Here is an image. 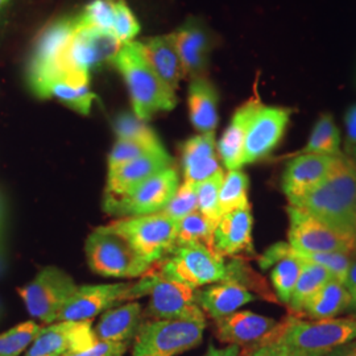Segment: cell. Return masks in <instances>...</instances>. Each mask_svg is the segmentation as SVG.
Instances as JSON below:
<instances>
[{
  "label": "cell",
  "instance_id": "6da1fadb",
  "mask_svg": "<svg viewBox=\"0 0 356 356\" xmlns=\"http://www.w3.org/2000/svg\"><path fill=\"white\" fill-rule=\"evenodd\" d=\"M322 223L356 236V161L342 153L314 191L289 204Z\"/></svg>",
  "mask_w": 356,
  "mask_h": 356
},
{
  "label": "cell",
  "instance_id": "7a4b0ae2",
  "mask_svg": "<svg viewBox=\"0 0 356 356\" xmlns=\"http://www.w3.org/2000/svg\"><path fill=\"white\" fill-rule=\"evenodd\" d=\"M76 26V16L61 17L38 35L26 66L28 86L38 98L45 99L48 89L57 79H90V74L72 72L67 67L66 54Z\"/></svg>",
  "mask_w": 356,
  "mask_h": 356
},
{
  "label": "cell",
  "instance_id": "3957f363",
  "mask_svg": "<svg viewBox=\"0 0 356 356\" xmlns=\"http://www.w3.org/2000/svg\"><path fill=\"white\" fill-rule=\"evenodd\" d=\"M113 64L127 85L134 113L140 120L145 122L157 113L170 111L176 107V91L168 88L153 72L139 41L123 44Z\"/></svg>",
  "mask_w": 356,
  "mask_h": 356
},
{
  "label": "cell",
  "instance_id": "277c9868",
  "mask_svg": "<svg viewBox=\"0 0 356 356\" xmlns=\"http://www.w3.org/2000/svg\"><path fill=\"white\" fill-rule=\"evenodd\" d=\"M354 339L356 318L304 321L292 316L279 322L277 329L261 344H284L297 356H326Z\"/></svg>",
  "mask_w": 356,
  "mask_h": 356
},
{
  "label": "cell",
  "instance_id": "5b68a950",
  "mask_svg": "<svg viewBox=\"0 0 356 356\" xmlns=\"http://www.w3.org/2000/svg\"><path fill=\"white\" fill-rule=\"evenodd\" d=\"M104 227L123 238L149 267L164 261L176 248L178 223L163 211L120 218Z\"/></svg>",
  "mask_w": 356,
  "mask_h": 356
},
{
  "label": "cell",
  "instance_id": "8992f818",
  "mask_svg": "<svg viewBox=\"0 0 356 356\" xmlns=\"http://www.w3.org/2000/svg\"><path fill=\"white\" fill-rule=\"evenodd\" d=\"M206 321L153 319L135 337L132 356H177L200 346Z\"/></svg>",
  "mask_w": 356,
  "mask_h": 356
},
{
  "label": "cell",
  "instance_id": "52a82bcc",
  "mask_svg": "<svg viewBox=\"0 0 356 356\" xmlns=\"http://www.w3.org/2000/svg\"><path fill=\"white\" fill-rule=\"evenodd\" d=\"M85 248L91 270L104 277L135 279L152 269L123 238L104 226L90 234Z\"/></svg>",
  "mask_w": 356,
  "mask_h": 356
},
{
  "label": "cell",
  "instance_id": "ba28073f",
  "mask_svg": "<svg viewBox=\"0 0 356 356\" xmlns=\"http://www.w3.org/2000/svg\"><path fill=\"white\" fill-rule=\"evenodd\" d=\"M160 266L159 273L164 279L177 281L193 289L227 279L225 257L200 244L178 245Z\"/></svg>",
  "mask_w": 356,
  "mask_h": 356
},
{
  "label": "cell",
  "instance_id": "9c48e42d",
  "mask_svg": "<svg viewBox=\"0 0 356 356\" xmlns=\"http://www.w3.org/2000/svg\"><path fill=\"white\" fill-rule=\"evenodd\" d=\"M76 282L70 275L57 267L41 269L38 276L19 288L28 313L42 323H54L65 304L76 291Z\"/></svg>",
  "mask_w": 356,
  "mask_h": 356
},
{
  "label": "cell",
  "instance_id": "30bf717a",
  "mask_svg": "<svg viewBox=\"0 0 356 356\" xmlns=\"http://www.w3.org/2000/svg\"><path fill=\"white\" fill-rule=\"evenodd\" d=\"M288 239L300 252L356 254V236L331 229L304 210L288 204Z\"/></svg>",
  "mask_w": 356,
  "mask_h": 356
},
{
  "label": "cell",
  "instance_id": "8fae6325",
  "mask_svg": "<svg viewBox=\"0 0 356 356\" xmlns=\"http://www.w3.org/2000/svg\"><path fill=\"white\" fill-rule=\"evenodd\" d=\"M149 304L147 316L154 319L206 321V314L197 302V289L177 281L164 279L159 270H151Z\"/></svg>",
  "mask_w": 356,
  "mask_h": 356
},
{
  "label": "cell",
  "instance_id": "7c38bea8",
  "mask_svg": "<svg viewBox=\"0 0 356 356\" xmlns=\"http://www.w3.org/2000/svg\"><path fill=\"white\" fill-rule=\"evenodd\" d=\"M122 47L123 44L113 32L78 26L66 54L67 67L72 72L90 74L92 70L114 63Z\"/></svg>",
  "mask_w": 356,
  "mask_h": 356
},
{
  "label": "cell",
  "instance_id": "4fadbf2b",
  "mask_svg": "<svg viewBox=\"0 0 356 356\" xmlns=\"http://www.w3.org/2000/svg\"><path fill=\"white\" fill-rule=\"evenodd\" d=\"M178 173L176 168L170 166L165 170L147 179L135 191L116 204L103 207L110 216H149L160 213L177 191Z\"/></svg>",
  "mask_w": 356,
  "mask_h": 356
},
{
  "label": "cell",
  "instance_id": "5bb4252c",
  "mask_svg": "<svg viewBox=\"0 0 356 356\" xmlns=\"http://www.w3.org/2000/svg\"><path fill=\"white\" fill-rule=\"evenodd\" d=\"M292 113L289 107L266 106L264 103L260 106L247 131L243 166L266 159L277 148L291 122Z\"/></svg>",
  "mask_w": 356,
  "mask_h": 356
},
{
  "label": "cell",
  "instance_id": "9a60e30c",
  "mask_svg": "<svg viewBox=\"0 0 356 356\" xmlns=\"http://www.w3.org/2000/svg\"><path fill=\"white\" fill-rule=\"evenodd\" d=\"M97 342L91 321H57L41 327L26 356H65L86 350Z\"/></svg>",
  "mask_w": 356,
  "mask_h": 356
},
{
  "label": "cell",
  "instance_id": "2e32d148",
  "mask_svg": "<svg viewBox=\"0 0 356 356\" xmlns=\"http://www.w3.org/2000/svg\"><path fill=\"white\" fill-rule=\"evenodd\" d=\"M132 285L122 282L78 286L60 312L57 321H91L119 302L131 301Z\"/></svg>",
  "mask_w": 356,
  "mask_h": 356
},
{
  "label": "cell",
  "instance_id": "e0dca14e",
  "mask_svg": "<svg viewBox=\"0 0 356 356\" xmlns=\"http://www.w3.org/2000/svg\"><path fill=\"white\" fill-rule=\"evenodd\" d=\"M173 166V159L165 149L145 154L108 172L103 207L114 204L136 191L154 175Z\"/></svg>",
  "mask_w": 356,
  "mask_h": 356
},
{
  "label": "cell",
  "instance_id": "ac0fdd59",
  "mask_svg": "<svg viewBox=\"0 0 356 356\" xmlns=\"http://www.w3.org/2000/svg\"><path fill=\"white\" fill-rule=\"evenodd\" d=\"M341 156V154H339ZM338 156L301 153L285 168L281 188L289 204L314 191L330 175Z\"/></svg>",
  "mask_w": 356,
  "mask_h": 356
},
{
  "label": "cell",
  "instance_id": "d6986e66",
  "mask_svg": "<svg viewBox=\"0 0 356 356\" xmlns=\"http://www.w3.org/2000/svg\"><path fill=\"white\" fill-rule=\"evenodd\" d=\"M216 322V337L219 342L239 347H256L263 343L279 326L276 319L248 310H238Z\"/></svg>",
  "mask_w": 356,
  "mask_h": 356
},
{
  "label": "cell",
  "instance_id": "ffe728a7",
  "mask_svg": "<svg viewBox=\"0 0 356 356\" xmlns=\"http://www.w3.org/2000/svg\"><path fill=\"white\" fill-rule=\"evenodd\" d=\"M173 38L186 76H204L211 53V40L198 20L191 19L176 32Z\"/></svg>",
  "mask_w": 356,
  "mask_h": 356
},
{
  "label": "cell",
  "instance_id": "44dd1931",
  "mask_svg": "<svg viewBox=\"0 0 356 356\" xmlns=\"http://www.w3.org/2000/svg\"><path fill=\"white\" fill-rule=\"evenodd\" d=\"M185 182L200 184L222 170L216 148V132L195 135L182 145Z\"/></svg>",
  "mask_w": 356,
  "mask_h": 356
},
{
  "label": "cell",
  "instance_id": "7402d4cb",
  "mask_svg": "<svg viewBox=\"0 0 356 356\" xmlns=\"http://www.w3.org/2000/svg\"><path fill=\"white\" fill-rule=\"evenodd\" d=\"M252 227L254 218L251 209L235 210L222 216L214 232L216 252L223 257L254 252Z\"/></svg>",
  "mask_w": 356,
  "mask_h": 356
},
{
  "label": "cell",
  "instance_id": "603a6c76",
  "mask_svg": "<svg viewBox=\"0 0 356 356\" xmlns=\"http://www.w3.org/2000/svg\"><path fill=\"white\" fill-rule=\"evenodd\" d=\"M263 102L259 97H254L243 103L242 106L235 111L229 122V127L223 132L220 140L218 141L216 148L218 154L229 170L242 169L243 152L247 131L251 124L256 111L260 108Z\"/></svg>",
  "mask_w": 356,
  "mask_h": 356
},
{
  "label": "cell",
  "instance_id": "cb8c5ba5",
  "mask_svg": "<svg viewBox=\"0 0 356 356\" xmlns=\"http://www.w3.org/2000/svg\"><path fill=\"white\" fill-rule=\"evenodd\" d=\"M257 298L254 293L235 281H222L211 284L209 288L197 289L198 305L204 314L216 321L227 317Z\"/></svg>",
  "mask_w": 356,
  "mask_h": 356
},
{
  "label": "cell",
  "instance_id": "d4e9b609",
  "mask_svg": "<svg viewBox=\"0 0 356 356\" xmlns=\"http://www.w3.org/2000/svg\"><path fill=\"white\" fill-rule=\"evenodd\" d=\"M141 51L153 72L168 88L176 91L179 82L186 76L178 54L173 33L140 41Z\"/></svg>",
  "mask_w": 356,
  "mask_h": 356
},
{
  "label": "cell",
  "instance_id": "484cf974",
  "mask_svg": "<svg viewBox=\"0 0 356 356\" xmlns=\"http://www.w3.org/2000/svg\"><path fill=\"white\" fill-rule=\"evenodd\" d=\"M141 325V305L131 301L124 305L106 310L94 331L98 341L129 343L132 339H135Z\"/></svg>",
  "mask_w": 356,
  "mask_h": 356
},
{
  "label": "cell",
  "instance_id": "4316f807",
  "mask_svg": "<svg viewBox=\"0 0 356 356\" xmlns=\"http://www.w3.org/2000/svg\"><path fill=\"white\" fill-rule=\"evenodd\" d=\"M191 124L200 134L216 132L218 126V92L213 82L204 76L191 79L188 91Z\"/></svg>",
  "mask_w": 356,
  "mask_h": 356
},
{
  "label": "cell",
  "instance_id": "83f0119b",
  "mask_svg": "<svg viewBox=\"0 0 356 356\" xmlns=\"http://www.w3.org/2000/svg\"><path fill=\"white\" fill-rule=\"evenodd\" d=\"M350 304L351 297L343 282L332 279L306 301L301 316H306L313 321L335 318L347 312Z\"/></svg>",
  "mask_w": 356,
  "mask_h": 356
},
{
  "label": "cell",
  "instance_id": "f1b7e54d",
  "mask_svg": "<svg viewBox=\"0 0 356 356\" xmlns=\"http://www.w3.org/2000/svg\"><path fill=\"white\" fill-rule=\"evenodd\" d=\"M334 277L327 269L316 264L304 263L302 270L300 273V277L297 280L288 304V307L292 310V313L296 314V317L301 316L302 306L306 301L317 292L319 288H322L326 282H329Z\"/></svg>",
  "mask_w": 356,
  "mask_h": 356
},
{
  "label": "cell",
  "instance_id": "f546056e",
  "mask_svg": "<svg viewBox=\"0 0 356 356\" xmlns=\"http://www.w3.org/2000/svg\"><path fill=\"white\" fill-rule=\"evenodd\" d=\"M248 176L242 169L229 170L219 191L220 216H226L235 210L251 209L248 201Z\"/></svg>",
  "mask_w": 356,
  "mask_h": 356
},
{
  "label": "cell",
  "instance_id": "4dcf8cb0",
  "mask_svg": "<svg viewBox=\"0 0 356 356\" xmlns=\"http://www.w3.org/2000/svg\"><path fill=\"white\" fill-rule=\"evenodd\" d=\"M216 229V225L213 222H210L209 219H206L197 210V211L191 213V216H185L184 219H181L178 222L176 247L189 245V244H200L209 250L216 251V247H214Z\"/></svg>",
  "mask_w": 356,
  "mask_h": 356
},
{
  "label": "cell",
  "instance_id": "1f68e13d",
  "mask_svg": "<svg viewBox=\"0 0 356 356\" xmlns=\"http://www.w3.org/2000/svg\"><path fill=\"white\" fill-rule=\"evenodd\" d=\"M301 153L329 156H339L343 153L341 151V132L330 114L319 116Z\"/></svg>",
  "mask_w": 356,
  "mask_h": 356
},
{
  "label": "cell",
  "instance_id": "d6a6232c",
  "mask_svg": "<svg viewBox=\"0 0 356 356\" xmlns=\"http://www.w3.org/2000/svg\"><path fill=\"white\" fill-rule=\"evenodd\" d=\"M57 98L82 115H89L97 95L90 90V83H79L67 79H57L48 89L47 98Z\"/></svg>",
  "mask_w": 356,
  "mask_h": 356
},
{
  "label": "cell",
  "instance_id": "836d02e7",
  "mask_svg": "<svg viewBox=\"0 0 356 356\" xmlns=\"http://www.w3.org/2000/svg\"><path fill=\"white\" fill-rule=\"evenodd\" d=\"M302 266H304V261L293 256L291 244L288 245V250H286V257L281 259L280 261H277L273 266L272 273H270V281L273 284L277 298L285 305L289 304L294 286L302 270Z\"/></svg>",
  "mask_w": 356,
  "mask_h": 356
},
{
  "label": "cell",
  "instance_id": "e575fe53",
  "mask_svg": "<svg viewBox=\"0 0 356 356\" xmlns=\"http://www.w3.org/2000/svg\"><path fill=\"white\" fill-rule=\"evenodd\" d=\"M165 149L160 139L154 140H119L115 143L114 148L108 156V172L131 163L139 157L149 153Z\"/></svg>",
  "mask_w": 356,
  "mask_h": 356
},
{
  "label": "cell",
  "instance_id": "d590c367",
  "mask_svg": "<svg viewBox=\"0 0 356 356\" xmlns=\"http://www.w3.org/2000/svg\"><path fill=\"white\" fill-rule=\"evenodd\" d=\"M41 330V326L33 321H28L0 334V356H20Z\"/></svg>",
  "mask_w": 356,
  "mask_h": 356
},
{
  "label": "cell",
  "instance_id": "8d00e7d4",
  "mask_svg": "<svg viewBox=\"0 0 356 356\" xmlns=\"http://www.w3.org/2000/svg\"><path fill=\"white\" fill-rule=\"evenodd\" d=\"M292 254L304 263L316 264L327 269L335 280L343 284L353 264V254L342 252H300L292 247Z\"/></svg>",
  "mask_w": 356,
  "mask_h": 356
},
{
  "label": "cell",
  "instance_id": "74e56055",
  "mask_svg": "<svg viewBox=\"0 0 356 356\" xmlns=\"http://www.w3.org/2000/svg\"><path fill=\"white\" fill-rule=\"evenodd\" d=\"M225 178L223 170L214 175L213 177L207 178L200 184H195L197 200H198V211L202 216L218 226L220 220V210H219V191Z\"/></svg>",
  "mask_w": 356,
  "mask_h": 356
},
{
  "label": "cell",
  "instance_id": "f35d334b",
  "mask_svg": "<svg viewBox=\"0 0 356 356\" xmlns=\"http://www.w3.org/2000/svg\"><path fill=\"white\" fill-rule=\"evenodd\" d=\"M116 6L113 0H92L76 16L78 26H94L113 32Z\"/></svg>",
  "mask_w": 356,
  "mask_h": 356
},
{
  "label": "cell",
  "instance_id": "ab89813d",
  "mask_svg": "<svg viewBox=\"0 0 356 356\" xmlns=\"http://www.w3.org/2000/svg\"><path fill=\"white\" fill-rule=\"evenodd\" d=\"M198 210V200H197V191L195 184L184 182L178 186L177 191L166 204L163 213L173 219L175 222H179L185 216H191V213Z\"/></svg>",
  "mask_w": 356,
  "mask_h": 356
},
{
  "label": "cell",
  "instance_id": "60d3db41",
  "mask_svg": "<svg viewBox=\"0 0 356 356\" xmlns=\"http://www.w3.org/2000/svg\"><path fill=\"white\" fill-rule=\"evenodd\" d=\"M114 131L119 140H154L159 139L152 128L136 115L122 114L114 122Z\"/></svg>",
  "mask_w": 356,
  "mask_h": 356
},
{
  "label": "cell",
  "instance_id": "b9f144b4",
  "mask_svg": "<svg viewBox=\"0 0 356 356\" xmlns=\"http://www.w3.org/2000/svg\"><path fill=\"white\" fill-rule=\"evenodd\" d=\"M116 13H115L114 28L113 33L122 44H127L136 38L140 32V23L138 22L135 13L128 7L124 0H118L115 3Z\"/></svg>",
  "mask_w": 356,
  "mask_h": 356
},
{
  "label": "cell",
  "instance_id": "7bdbcfd3",
  "mask_svg": "<svg viewBox=\"0 0 356 356\" xmlns=\"http://www.w3.org/2000/svg\"><path fill=\"white\" fill-rule=\"evenodd\" d=\"M129 343H113L98 341L92 347L65 356H124Z\"/></svg>",
  "mask_w": 356,
  "mask_h": 356
},
{
  "label": "cell",
  "instance_id": "ee69618b",
  "mask_svg": "<svg viewBox=\"0 0 356 356\" xmlns=\"http://www.w3.org/2000/svg\"><path fill=\"white\" fill-rule=\"evenodd\" d=\"M344 120H346V128H347L346 154L353 157L356 154V104L348 108Z\"/></svg>",
  "mask_w": 356,
  "mask_h": 356
},
{
  "label": "cell",
  "instance_id": "f6af8a7d",
  "mask_svg": "<svg viewBox=\"0 0 356 356\" xmlns=\"http://www.w3.org/2000/svg\"><path fill=\"white\" fill-rule=\"evenodd\" d=\"M247 356H297L293 351L284 344L266 343L261 346H256L251 348V353Z\"/></svg>",
  "mask_w": 356,
  "mask_h": 356
},
{
  "label": "cell",
  "instance_id": "bcb514c9",
  "mask_svg": "<svg viewBox=\"0 0 356 356\" xmlns=\"http://www.w3.org/2000/svg\"><path fill=\"white\" fill-rule=\"evenodd\" d=\"M344 286H346V289L348 291L350 297H351V304H350L348 310L356 314V260H353V264H351V268L348 270L347 279L344 281Z\"/></svg>",
  "mask_w": 356,
  "mask_h": 356
},
{
  "label": "cell",
  "instance_id": "7dc6e473",
  "mask_svg": "<svg viewBox=\"0 0 356 356\" xmlns=\"http://www.w3.org/2000/svg\"><path fill=\"white\" fill-rule=\"evenodd\" d=\"M204 356H243V354L241 347L235 344H227L225 348H216L214 344L210 343Z\"/></svg>",
  "mask_w": 356,
  "mask_h": 356
},
{
  "label": "cell",
  "instance_id": "c3c4849f",
  "mask_svg": "<svg viewBox=\"0 0 356 356\" xmlns=\"http://www.w3.org/2000/svg\"><path fill=\"white\" fill-rule=\"evenodd\" d=\"M326 356H356V339L332 350Z\"/></svg>",
  "mask_w": 356,
  "mask_h": 356
},
{
  "label": "cell",
  "instance_id": "681fc988",
  "mask_svg": "<svg viewBox=\"0 0 356 356\" xmlns=\"http://www.w3.org/2000/svg\"><path fill=\"white\" fill-rule=\"evenodd\" d=\"M1 229H3V204L0 201V234H1Z\"/></svg>",
  "mask_w": 356,
  "mask_h": 356
},
{
  "label": "cell",
  "instance_id": "f907efd6",
  "mask_svg": "<svg viewBox=\"0 0 356 356\" xmlns=\"http://www.w3.org/2000/svg\"><path fill=\"white\" fill-rule=\"evenodd\" d=\"M6 7H7V4H6V3H1V1H0V19H1V15H3V13H4Z\"/></svg>",
  "mask_w": 356,
  "mask_h": 356
},
{
  "label": "cell",
  "instance_id": "816d5d0a",
  "mask_svg": "<svg viewBox=\"0 0 356 356\" xmlns=\"http://www.w3.org/2000/svg\"><path fill=\"white\" fill-rule=\"evenodd\" d=\"M3 269V257H1V252H0V272Z\"/></svg>",
  "mask_w": 356,
  "mask_h": 356
},
{
  "label": "cell",
  "instance_id": "f5cc1de1",
  "mask_svg": "<svg viewBox=\"0 0 356 356\" xmlns=\"http://www.w3.org/2000/svg\"><path fill=\"white\" fill-rule=\"evenodd\" d=\"M0 1H1V3H6V4H8L11 0H0Z\"/></svg>",
  "mask_w": 356,
  "mask_h": 356
},
{
  "label": "cell",
  "instance_id": "db71d44e",
  "mask_svg": "<svg viewBox=\"0 0 356 356\" xmlns=\"http://www.w3.org/2000/svg\"><path fill=\"white\" fill-rule=\"evenodd\" d=\"M353 159H354V160H355V161H356V154H355V156H353Z\"/></svg>",
  "mask_w": 356,
  "mask_h": 356
}]
</instances>
